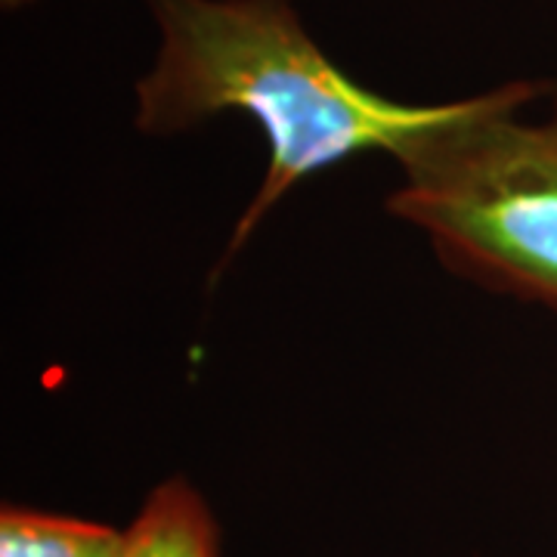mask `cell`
Returning a JSON list of instances; mask_svg holds the SVG:
<instances>
[{
  "mask_svg": "<svg viewBox=\"0 0 557 557\" xmlns=\"http://www.w3.org/2000/svg\"><path fill=\"white\" fill-rule=\"evenodd\" d=\"M511 81L449 112L399 149L387 211L418 226L456 276L557 313V84Z\"/></svg>",
  "mask_w": 557,
  "mask_h": 557,
  "instance_id": "cell-2",
  "label": "cell"
},
{
  "mask_svg": "<svg viewBox=\"0 0 557 557\" xmlns=\"http://www.w3.org/2000/svg\"><path fill=\"white\" fill-rule=\"evenodd\" d=\"M3 10H22V7H32V3H40V0H0Z\"/></svg>",
  "mask_w": 557,
  "mask_h": 557,
  "instance_id": "cell-5",
  "label": "cell"
},
{
  "mask_svg": "<svg viewBox=\"0 0 557 557\" xmlns=\"http://www.w3.org/2000/svg\"><path fill=\"white\" fill-rule=\"evenodd\" d=\"M121 557H220L214 515L186 480H164L124 530Z\"/></svg>",
  "mask_w": 557,
  "mask_h": 557,
  "instance_id": "cell-3",
  "label": "cell"
},
{
  "mask_svg": "<svg viewBox=\"0 0 557 557\" xmlns=\"http://www.w3.org/2000/svg\"><path fill=\"white\" fill-rule=\"evenodd\" d=\"M124 530L106 523L3 505L0 557H121Z\"/></svg>",
  "mask_w": 557,
  "mask_h": 557,
  "instance_id": "cell-4",
  "label": "cell"
},
{
  "mask_svg": "<svg viewBox=\"0 0 557 557\" xmlns=\"http://www.w3.org/2000/svg\"><path fill=\"white\" fill-rule=\"evenodd\" d=\"M146 3L159 25V53L137 81L139 131L164 137L239 112L270 146L267 177L223 263L295 183L357 152L397 156L453 106H409L359 87L307 35L292 0Z\"/></svg>",
  "mask_w": 557,
  "mask_h": 557,
  "instance_id": "cell-1",
  "label": "cell"
}]
</instances>
